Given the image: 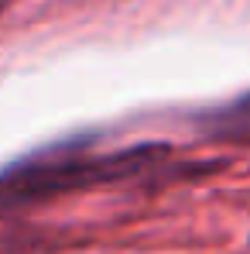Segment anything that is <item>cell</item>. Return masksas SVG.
<instances>
[{
    "instance_id": "obj_1",
    "label": "cell",
    "mask_w": 250,
    "mask_h": 254,
    "mask_svg": "<svg viewBox=\"0 0 250 254\" xmlns=\"http://www.w3.org/2000/svg\"><path fill=\"white\" fill-rule=\"evenodd\" d=\"M165 155V144H144V148H127L120 155H83V158L65 155L55 162H35L24 169L3 172L0 175V213L38 203V199H51L62 192H76L86 186H103V182L124 179Z\"/></svg>"
}]
</instances>
